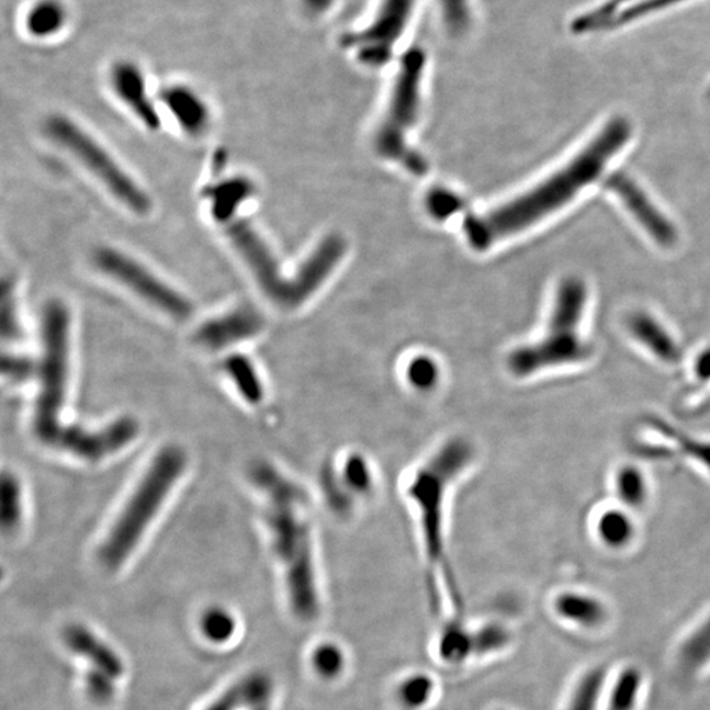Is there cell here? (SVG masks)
<instances>
[{"instance_id": "obj_1", "label": "cell", "mask_w": 710, "mask_h": 710, "mask_svg": "<svg viewBox=\"0 0 710 710\" xmlns=\"http://www.w3.org/2000/svg\"><path fill=\"white\" fill-rule=\"evenodd\" d=\"M473 438L450 435L431 447L408 470L402 493L413 516L429 599L433 609L461 608V593L451 561V512L458 488L480 462Z\"/></svg>"}, {"instance_id": "obj_2", "label": "cell", "mask_w": 710, "mask_h": 710, "mask_svg": "<svg viewBox=\"0 0 710 710\" xmlns=\"http://www.w3.org/2000/svg\"><path fill=\"white\" fill-rule=\"evenodd\" d=\"M249 476L260 497L264 533L282 573L291 613L301 622H315L323 613L324 589L314 496L270 461L251 464Z\"/></svg>"}, {"instance_id": "obj_3", "label": "cell", "mask_w": 710, "mask_h": 710, "mask_svg": "<svg viewBox=\"0 0 710 710\" xmlns=\"http://www.w3.org/2000/svg\"><path fill=\"white\" fill-rule=\"evenodd\" d=\"M632 128L626 119H613L597 132L565 166L520 196L483 215L464 218L463 234L470 247L484 251L562 210L626 148Z\"/></svg>"}, {"instance_id": "obj_4", "label": "cell", "mask_w": 710, "mask_h": 710, "mask_svg": "<svg viewBox=\"0 0 710 710\" xmlns=\"http://www.w3.org/2000/svg\"><path fill=\"white\" fill-rule=\"evenodd\" d=\"M188 466V453L177 443L165 444L156 451L103 537L98 550L103 567L122 568L135 554L183 480Z\"/></svg>"}, {"instance_id": "obj_5", "label": "cell", "mask_w": 710, "mask_h": 710, "mask_svg": "<svg viewBox=\"0 0 710 710\" xmlns=\"http://www.w3.org/2000/svg\"><path fill=\"white\" fill-rule=\"evenodd\" d=\"M586 308V285L576 278L563 281L555 292L543 334L532 342L514 348L504 360L510 380L533 381L555 370L586 362L590 354L582 330Z\"/></svg>"}, {"instance_id": "obj_6", "label": "cell", "mask_w": 710, "mask_h": 710, "mask_svg": "<svg viewBox=\"0 0 710 710\" xmlns=\"http://www.w3.org/2000/svg\"><path fill=\"white\" fill-rule=\"evenodd\" d=\"M228 237L263 294L278 307L289 311L301 307L316 294L347 251V243L341 236L325 237L296 273L288 277L282 273L273 251L249 223L232 224Z\"/></svg>"}, {"instance_id": "obj_7", "label": "cell", "mask_w": 710, "mask_h": 710, "mask_svg": "<svg viewBox=\"0 0 710 710\" xmlns=\"http://www.w3.org/2000/svg\"><path fill=\"white\" fill-rule=\"evenodd\" d=\"M36 364L32 430L44 447L58 453L71 429L63 420L71 390V317L61 302L44 309L42 354Z\"/></svg>"}, {"instance_id": "obj_8", "label": "cell", "mask_w": 710, "mask_h": 710, "mask_svg": "<svg viewBox=\"0 0 710 710\" xmlns=\"http://www.w3.org/2000/svg\"><path fill=\"white\" fill-rule=\"evenodd\" d=\"M427 58L420 49L403 56L388 108L375 135V150L383 158L399 162L415 176H426L428 162L407 144V134L420 116L421 84Z\"/></svg>"}, {"instance_id": "obj_9", "label": "cell", "mask_w": 710, "mask_h": 710, "mask_svg": "<svg viewBox=\"0 0 710 710\" xmlns=\"http://www.w3.org/2000/svg\"><path fill=\"white\" fill-rule=\"evenodd\" d=\"M48 134L70 151L125 207L135 214H148L151 209L150 198L88 132L69 119L56 116L48 123Z\"/></svg>"}, {"instance_id": "obj_10", "label": "cell", "mask_w": 710, "mask_h": 710, "mask_svg": "<svg viewBox=\"0 0 710 710\" xmlns=\"http://www.w3.org/2000/svg\"><path fill=\"white\" fill-rule=\"evenodd\" d=\"M323 488L334 512L350 519L374 500L380 488V473L368 454L349 449L338 453L325 466Z\"/></svg>"}, {"instance_id": "obj_11", "label": "cell", "mask_w": 710, "mask_h": 710, "mask_svg": "<svg viewBox=\"0 0 710 710\" xmlns=\"http://www.w3.org/2000/svg\"><path fill=\"white\" fill-rule=\"evenodd\" d=\"M95 263L102 273L123 284L164 314L174 318H185L192 314V305L188 297L122 251L99 250Z\"/></svg>"}, {"instance_id": "obj_12", "label": "cell", "mask_w": 710, "mask_h": 710, "mask_svg": "<svg viewBox=\"0 0 710 710\" xmlns=\"http://www.w3.org/2000/svg\"><path fill=\"white\" fill-rule=\"evenodd\" d=\"M416 0H382L373 22L349 37V48L356 50L360 61L382 66L393 56L397 40L406 31L413 16Z\"/></svg>"}, {"instance_id": "obj_13", "label": "cell", "mask_w": 710, "mask_h": 710, "mask_svg": "<svg viewBox=\"0 0 710 710\" xmlns=\"http://www.w3.org/2000/svg\"><path fill=\"white\" fill-rule=\"evenodd\" d=\"M262 329V316L255 308L243 305L199 327L195 342L204 349L223 350L256 337Z\"/></svg>"}, {"instance_id": "obj_14", "label": "cell", "mask_w": 710, "mask_h": 710, "mask_svg": "<svg viewBox=\"0 0 710 710\" xmlns=\"http://www.w3.org/2000/svg\"><path fill=\"white\" fill-rule=\"evenodd\" d=\"M610 185L646 234L663 247H672L676 241L673 224L667 221V217L662 214L640 185L627 176L615 177Z\"/></svg>"}, {"instance_id": "obj_15", "label": "cell", "mask_w": 710, "mask_h": 710, "mask_svg": "<svg viewBox=\"0 0 710 710\" xmlns=\"http://www.w3.org/2000/svg\"><path fill=\"white\" fill-rule=\"evenodd\" d=\"M112 88L119 98L148 128H157L159 116L146 92L145 79L135 65L123 63L115 66L111 75Z\"/></svg>"}, {"instance_id": "obj_16", "label": "cell", "mask_w": 710, "mask_h": 710, "mask_svg": "<svg viewBox=\"0 0 710 710\" xmlns=\"http://www.w3.org/2000/svg\"><path fill=\"white\" fill-rule=\"evenodd\" d=\"M274 695V683L270 676L255 673L225 691L205 710H270Z\"/></svg>"}, {"instance_id": "obj_17", "label": "cell", "mask_w": 710, "mask_h": 710, "mask_svg": "<svg viewBox=\"0 0 710 710\" xmlns=\"http://www.w3.org/2000/svg\"><path fill=\"white\" fill-rule=\"evenodd\" d=\"M66 645L94 665V668L109 674L114 679L124 674V663L114 650L82 626H70L65 630Z\"/></svg>"}, {"instance_id": "obj_18", "label": "cell", "mask_w": 710, "mask_h": 710, "mask_svg": "<svg viewBox=\"0 0 710 710\" xmlns=\"http://www.w3.org/2000/svg\"><path fill=\"white\" fill-rule=\"evenodd\" d=\"M164 102L172 116L191 135H201L210 125V110L194 91L176 86L166 89Z\"/></svg>"}, {"instance_id": "obj_19", "label": "cell", "mask_w": 710, "mask_h": 710, "mask_svg": "<svg viewBox=\"0 0 710 710\" xmlns=\"http://www.w3.org/2000/svg\"><path fill=\"white\" fill-rule=\"evenodd\" d=\"M401 381L410 394L431 396L441 391L444 382L442 363L428 353L415 354L403 363Z\"/></svg>"}, {"instance_id": "obj_20", "label": "cell", "mask_w": 710, "mask_h": 710, "mask_svg": "<svg viewBox=\"0 0 710 710\" xmlns=\"http://www.w3.org/2000/svg\"><path fill=\"white\" fill-rule=\"evenodd\" d=\"M629 329L632 331L635 340L643 345L658 360L667 363H674L679 360L680 351L678 343H676L673 335L656 318L646 314L635 315L629 323Z\"/></svg>"}, {"instance_id": "obj_21", "label": "cell", "mask_w": 710, "mask_h": 710, "mask_svg": "<svg viewBox=\"0 0 710 710\" xmlns=\"http://www.w3.org/2000/svg\"><path fill=\"white\" fill-rule=\"evenodd\" d=\"M437 660L444 666L458 667L473 661V634L458 616L444 623L436 640Z\"/></svg>"}, {"instance_id": "obj_22", "label": "cell", "mask_w": 710, "mask_h": 710, "mask_svg": "<svg viewBox=\"0 0 710 710\" xmlns=\"http://www.w3.org/2000/svg\"><path fill=\"white\" fill-rule=\"evenodd\" d=\"M311 672L325 685H336L348 675L350 656L342 643L327 639L318 641L309 653Z\"/></svg>"}, {"instance_id": "obj_23", "label": "cell", "mask_w": 710, "mask_h": 710, "mask_svg": "<svg viewBox=\"0 0 710 710\" xmlns=\"http://www.w3.org/2000/svg\"><path fill=\"white\" fill-rule=\"evenodd\" d=\"M438 683L427 672H410L397 679L393 698L401 710H428L437 699Z\"/></svg>"}, {"instance_id": "obj_24", "label": "cell", "mask_w": 710, "mask_h": 710, "mask_svg": "<svg viewBox=\"0 0 710 710\" xmlns=\"http://www.w3.org/2000/svg\"><path fill=\"white\" fill-rule=\"evenodd\" d=\"M554 608L562 619L581 623L583 627L601 626L608 616L601 601L583 594H562L556 597Z\"/></svg>"}, {"instance_id": "obj_25", "label": "cell", "mask_w": 710, "mask_h": 710, "mask_svg": "<svg viewBox=\"0 0 710 710\" xmlns=\"http://www.w3.org/2000/svg\"><path fill=\"white\" fill-rule=\"evenodd\" d=\"M686 2V0H639L634 4L626 7V9L617 10L610 13L609 16L596 20V22L588 23L575 30L576 33H594L607 30L619 29V26L628 25L636 22V20L652 15V13L667 10L674 4Z\"/></svg>"}, {"instance_id": "obj_26", "label": "cell", "mask_w": 710, "mask_h": 710, "mask_svg": "<svg viewBox=\"0 0 710 710\" xmlns=\"http://www.w3.org/2000/svg\"><path fill=\"white\" fill-rule=\"evenodd\" d=\"M225 369L230 381L249 404L260 406L267 399V384L263 382V376L247 357H230Z\"/></svg>"}, {"instance_id": "obj_27", "label": "cell", "mask_w": 710, "mask_h": 710, "mask_svg": "<svg viewBox=\"0 0 710 710\" xmlns=\"http://www.w3.org/2000/svg\"><path fill=\"white\" fill-rule=\"evenodd\" d=\"M596 533L604 545L619 550L633 542L635 526L628 509H609L597 520Z\"/></svg>"}, {"instance_id": "obj_28", "label": "cell", "mask_w": 710, "mask_h": 710, "mask_svg": "<svg viewBox=\"0 0 710 710\" xmlns=\"http://www.w3.org/2000/svg\"><path fill=\"white\" fill-rule=\"evenodd\" d=\"M251 194H253V185L245 179H230L216 185L210 191L212 215L218 222L230 221Z\"/></svg>"}, {"instance_id": "obj_29", "label": "cell", "mask_w": 710, "mask_h": 710, "mask_svg": "<svg viewBox=\"0 0 710 710\" xmlns=\"http://www.w3.org/2000/svg\"><path fill=\"white\" fill-rule=\"evenodd\" d=\"M615 491L617 497L626 509H640L649 499V483L646 475L634 464L617 470L615 476Z\"/></svg>"}, {"instance_id": "obj_30", "label": "cell", "mask_w": 710, "mask_h": 710, "mask_svg": "<svg viewBox=\"0 0 710 710\" xmlns=\"http://www.w3.org/2000/svg\"><path fill=\"white\" fill-rule=\"evenodd\" d=\"M471 634H473V660L494 658L512 642V633L497 621L483 622L482 626L471 629Z\"/></svg>"}, {"instance_id": "obj_31", "label": "cell", "mask_w": 710, "mask_h": 710, "mask_svg": "<svg viewBox=\"0 0 710 710\" xmlns=\"http://www.w3.org/2000/svg\"><path fill=\"white\" fill-rule=\"evenodd\" d=\"M66 12L57 0H40L26 15V30L35 37H49L63 30Z\"/></svg>"}, {"instance_id": "obj_32", "label": "cell", "mask_w": 710, "mask_h": 710, "mask_svg": "<svg viewBox=\"0 0 710 710\" xmlns=\"http://www.w3.org/2000/svg\"><path fill=\"white\" fill-rule=\"evenodd\" d=\"M24 517L22 482L13 473L4 471L2 476V529L4 533H16Z\"/></svg>"}, {"instance_id": "obj_33", "label": "cell", "mask_w": 710, "mask_h": 710, "mask_svg": "<svg viewBox=\"0 0 710 710\" xmlns=\"http://www.w3.org/2000/svg\"><path fill=\"white\" fill-rule=\"evenodd\" d=\"M710 661V617L689 635L679 652L680 666L687 672H696Z\"/></svg>"}, {"instance_id": "obj_34", "label": "cell", "mask_w": 710, "mask_h": 710, "mask_svg": "<svg viewBox=\"0 0 710 710\" xmlns=\"http://www.w3.org/2000/svg\"><path fill=\"white\" fill-rule=\"evenodd\" d=\"M604 683H606V669L595 668L584 675L571 698L567 710H596Z\"/></svg>"}, {"instance_id": "obj_35", "label": "cell", "mask_w": 710, "mask_h": 710, "mask_svg": "<svg viewBox=\"0 0 710 710\" xmlns=\"http://www.w3.org/2000/svg\"><path fill=\"white\" fill-rule=\"evenodd\" d=\"M642 685L640 669L629 667L617 679L612 696H610L609 710H633L639 699Z\"/></svg>"}, {"instance_id": "obj_36", "label": "cell", "mask_w": 710, "mask_h": 710, "mask_svg": "<svg viewBox=\"0 0 710 710\" xmlns=\"http://www.w3.org/2000/svg\"><path fill=\"white\" fill-rule=\"evenodd\" d=\"M202 632L211 642L225 643L234 636L237 628L234 615L224 608L205 610L201 620Z\"/></svg>"}, {"instance_id": "obj_37", "label": "cell", "mask_w": 710, "mask_h": 710, "mask_svg": "<svg viewBox=\"0 0 710 710\" xmlns=\"http://www.w3.org/2000/svg\"><path fill=\"white\" fill-rule=\"evenodd\" d=\"M427 210L429 215L438 222L448 221V218L460 214L463 210V199L455 194V192L437 188L429 191L426 199Z\"/></svg>"}, {"instance_id": "obj_38", "label": "cell", "mask_w": 710, "mask_h": 710, "mask_svg": "<svg viewBox=\"0 0 710 710\" xmlns=\"http://www.w3.org/2000/svg\"><path fill=\"white\" fill-rule=\"evenodd\" d=\"M114 678L109 674L101 672V669H91L88 675H86V688H88V694L92 700L99 702V705H105V702L114 699L115 687Z\"/></svg>"}, {"instance_id": "obj_39", "label": "cell", "mask_w": 710, "mask_h": 710, "mask_svg": "<svg viewBox=\"0 0 710 710\" xmlns=\"http://www.w3.org/2000/svg\"><path fill=\"white\" fill-rule=\"evenodd\" d=\"M628 2H636V0H609V2L604 3L601 7H599V9H595L593 11L584 13V15L577 18L574 23L584 24V23L595 22V20L607 18L610 15V13H613L617 10H620L621 5Z\"/></svg>"}, {"instance_id": "obj_40", "label": "cell", "mask_w": 710, "mask_h": 710, "mask_svg": "<svg viewBox=\"0 0 710 710\" xmlns=\"http://www.w3.org/2000/svg\"><path fill=\"white\" fill-rule=\"evenodd\" d=\"M696 374H698L701 380H710V350L705 351L696 362Z\"/></svg>"}, {"instance_id": "obj_41", "label": "cell", "mask_w": 710, "mask_h": 710, "mask_svg": "<svg viewBox=\"0 0 710 710\" xmlns=\"http://www.w3.org/2000/svg\"><path fill=\"white\" fill-rule=\"evenodd\" d=\"M330 0H304V4L314 12L327 10Z\"/></svg>"}, {"instance_id": "obj_42", "label": "cell", "mask_w": 710, "mask_h": 710, "mask_svg": "<svg viewBox=\"0 0 710 710\" xmlns=\"http://www.w3.org/2000/svg\"><path fill=\"white\" fill-rule=\"evenodd\" d=\"M493 710H507V709H493Z\"/></svg>"}]
</instances>
